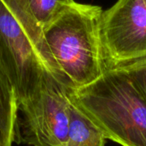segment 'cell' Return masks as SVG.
<instances>
[{
  "mask_svg": "<svg viewBox=\"0 0 146 146\" xmlns=\"http://www.w3.org/2000/svg\"><path fill=\"white\" fill-rule=\"evenodd\" d=\"M103 9L74 2L42 29V38L58 80L74 91L97 80L107 68L99 21Z\"/></svg>",
  "mask_w": 146,
  "mask_h": 146,
  "instance_id": "6da1fadb",
  "label": "cell"
},
{
  "mask_svg": "<svg viewBox=\"0 0 146 146\" xmlns=\"http://www.w3.org/2000/svg\"><path fill=\"white\" fill-rule=\"evenodd\" d=\"M69 99L107 139L146 146V97L122 69L107 68L93 82L70 91Z\"/></svg>",
  "mask_w": 146,
  "mask_h": 146,
  "instance_id": "7a4b0ae2",
  "label": "cell"
},
{
  "mask_svg": "<svg viewBox=\"0 0 146 146\" xmlns=\"http://www.w3.org/2000/svg\"><path fill=\"white\" fill-rule=\"evenodd\" d=\"M0 71L15 88L19 105L34 93L46 74L57 79L42 33L25 22L3 0H0Z\"/></svg>",
  "mask_w": 146,
  "mask_h": 146,
  "instance_id": "3957f363",
  "label": "cell"
},
{
  "mask_svg": "<svg viewBox=\"0 0 146 146\" xmlns=\"http://www.w3.org/2000/svg\"><path fill=\"white\" fill-rule=\"evenodd\" d=\"M69 92L54 75L48 74L34 93L19 105L25 143L32 146H66Z\"/></svg>",
  "mask_w": 146,
  "mask_h": 146,
  "instance_id": "277c9868",
  "label": "cell"
},
{
  "mask_svg": "<svg viewBox=\"0 0 146 146\" xmlns=\"http://www.w3.org/2000/svg\"><path fill=\"white\" fill-rule=\"evenodd\" d=\"M99 34L106 68L146 56V0H117L102 12Z\"/></svg>",
  "mask_w": 146,
  "mask_h": 146,
  "instance_id": "5b68a950",
  "label": "cell"
},
{
  "mask_svg": "<svg viewBox=\"0 0 146 146\" xmlns=\"http://www.w3.org/2000/svg\"><path fill=\"white\" fill-rule=\"evenodd\" d=\"M18 110L15 90L0 71V146H13Z\"/></svg>",
  "mask_w": 146,
  "mask_h": 146,
  "instance_id": "8992f818",
  "label": "cell"
},
{
  "mask_svg": "<svg viewBox=\"0 0 146 146\" xmlns=\"http://www.w3.org/2000/svg\"><path fill=\"white\" fill-rule=\"evenodd\" d=\"M106 139L104 133L70 101L69 127L66 146H105Z\"/></svg>",
  "mask_w": 146,
  "mask_h": 146,
  "instance_id": "52a82bcc",
  "label": "cell"
},
{
  "mask_svg": "<svg viewBox=\"0 0 146 146\" xmlns=\"http://www.w3.org/2000/svg\"><path fill=\"white\" fill-rule=\"evenodd\" d=\"M74 0H24L25 12L40 30L52 21Z\"/></svg>",
  "mask_w": 146,
  "mask_h": 146,
  "instance_id": "ba28073f",
  "label": "cell"
},
{
  "mask_svg": "<svg viewBox=\"0 0 146 146\" xmlns=\"http://www.w3.org/2000/svg\"><path fill=\"white\" fill-rule=\"evenodd\" d=\"M117 68L122 69L133 79L146 97V56L132 62L117 66Z\"/></svg>",
  "mask_w": 146,
  "mask_h": 146,
  "instance_id": "9c48e42d",
  "label": "cell"
},
{
  "mask_svg": "<svg viewBox=\"0 0 146 146\" xmlns=\"http://www.w3.org/2000/svg\"><path fill=\"white\" fill-rule=\"evenodd\" d=\"M9 9H11L20 18H21L25 22L29 24L30 26L35 27L36 29L39 30L34 24L33 22L29 19L27 15L25 12V5H24V0H3ZM40 31V30H39ZM41 32V31H40ZM42 33V32H41Z\"/></svg>",
  "mask_w": 146,
  "mask_h": 146,
  "instance_id": "30bf717a",
  "label": "cell"
}]
</instances>
